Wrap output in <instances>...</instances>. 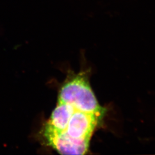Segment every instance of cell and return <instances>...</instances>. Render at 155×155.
Returning a JSON list of instances; mask_svg holds the SVG:
<instances>
[{"label":"cell","instance_id":"6da1fadb","mask_svg":"<svg viewBox=\"0 0 155 155\" xmlns=\"http://www.w3.org/2000/svg\"><path fill=\"white\" fill-rule=\"evenodd\" d=\"M58 101L69 104L78 110L104 114V109L98 104L88 79L82 74L72 78L63 85Z\"/></svg>","mask_w":155,"mask_h":155}]
</instances>
